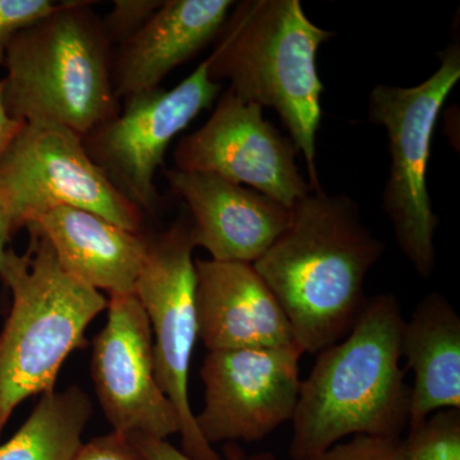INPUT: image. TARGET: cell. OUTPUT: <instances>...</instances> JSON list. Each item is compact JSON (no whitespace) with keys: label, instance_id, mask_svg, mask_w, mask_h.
Masks as SVG:
<instances>
[{"label":"cell","instance_id":"cell-8","mask_svg":"<svg viewBox=\"0 0 460 460\" xmlns=\"http://www.w3.org/2000/svg\"><path fill=\"white\" fill-rule=\"evenodd\" d=\"M0 196L25 228L56 206L98 214L141 233L144 213L91 160L83 137L56 123H25L0 160Z\"/></svg>","mask_w":460,"mask_h":460},{"label":"cell","instance_id":"cell-15","mask_svg":"<svg viewBox=\"0 0 460 460\" xmlns=\"http://www.w3.org/2000/svg\"><path fill=\"white\" fill-rule=\"evenodd\" d=\"M40 233L69 274L109 296L135 292L148 253V237L128 232L98 214L56 206L25 226Z\"/></svg>","mask_w":460,"mask_h":460},{"label":"cell","instance_id":"cell-4","mask_svg":"<svg viewBox=\"0 0 460 460\" xmlns=\"http://www.w3.org/2000/svg\"><path fill=\"white\" fill-rule=\"evenodd\" d=\"M29 232L27 252L8 248L0 261L12 295L0 329V436L21 402L56 390L66 359L87 344L84 332L109 304L63 269L47 238Z\"/></svg>","mask_w":460,"mask_h":460},{"label":"cell","instance_id":"cell-22","mask_svg":"<svg viewBox=\"0 0 460 460\" xmlns=\"http://www.w3.org/2000/svg\"><path fill=\"white\" fill-rule=\"evenodd\" d=\"M402 438L353 436L335 444L313 460H399Z\"/></svg>","mask_w":460,"mask_h":460},{"label":"cell","instance_id":"cell-3","mask_svg":"<svg viewBox=\"0 0 460 460\" xmlns=\"http://www.w3.org/2000/svg\"><path fill=\"white\" fill-rule=\"evenodd\" d=\"M234 4L217 47L206 58L208 77L217 84L229 83L228 89L243 102L277 111L304 156L311 189L319 190L316 133L323 84L316 56L334 33L311 22L299 0Z\"/></svg>","mask_w":460,"mask_h":460},{"label":"cell","instance_id":"cell-17","mask_svg":"<svg viewBox=\"0 0 460 460\" xmlns=\"http://www.w3.org/2000/svg\"><path fill=\"white\" fill-rule=\"evenodd\" d=\"M401 353L414 374L410 429L436 411L460 410V317L443 295L426 296L405 321Z\"/></svg>","mask_w":460,"mask_h":460},{"label":"cell","instance_id":"cell-13","mask_svg":"<svg viewBox=\"0 0 460 460\" xmlns=\"http://www.w3.org/2000/svg\"><path fill=\"white\" fill-rule=\"evenodd\" d=\"M164 175L189 208L196 247L215 261L255 263L292 223V208L217 175L175 168Z\"/></svg>","mask_w":460,"mask_h":460},{"label":"cell","instance_id":"cell-20","mask_svg":"<svg viewBox=\"0 0 460 460\" xmlns=\"http://www.w3.org/2000/svg\"><path fill=\"white\" fill-rule=\"evenodd\" d=\"M164 0H114L113 8L100 20L102 32L113 45L124 44L146 25Z\"/></svg>","mask_w":460,"mask_h":460},{"label":"cell","instance_id":"cell-16","mask_svg":"<svg viewBox=\"0 0 460 460\" xmlns=\"http://www.w3.org/2000/svg\"><path fill=\"white\" fill-rule=\"evenodd\" d=\"M233 5L232 0H164L146 25L114 54L118 98L160 87L172 69L219 35Z\"/></svg>","mask_w":460,"mask_h":460},{"label":"cell","instance_id":"cell-18","mask_svg":"<svg viewBox=\"0 0 460 460\" xmlns=\"http://www.w3.org/2000/svg\"><path fill=\"white\" fill-rule=\"evenodd\" d=\"M91 416L93 402L80 386L45 393L16 434L0 445V460H72Z\"/></svg>","mask_w":460,"mask_h":460},{"label":"cell","instance_id":"cell-6","mask_svg":"<svg viewBox=\"0 0 460 460\" xmlns=\"http://www.w3.org/2000/svg\"><path fill=\"white\" fill-rule=\"evenodd\" d=\"M440 62L417 86L377 84L368 108L371 122L384 126L389 138L392 165L383 208L402 255L423 279L435 271L434 239L440 224L429 195V151L441 108L460 80L459 44L449 45Z\"/></svg>","mask_w":460,"mask_h":460},{"label":"cell","instance_id":"cell-12","mask_svg":"<svg viewBox=\"0 0 460 460\" xmlns=\"http://www.w3.org/2000/svg\"><path fill=\"white\" fill-rule=\"evenodd\" d=\"M108 319L93 339L91 377L114 432L168 440L180 434L177 411L155 377L153 332L135 293L109 296Z\"/></svg>","mask_w":460,"mask_h":460},{"label":"cell","instance_id":"cell-23","mask_svg":"<svg viewBox=\"0 0 460 460\" xmlns=\"http://www.w3.org/2000/svg\"><path fill=\"white\" fill-rule=\"evenodd\" d=\"M72 460H147L132 438L111 431L81 445Z\"/></svg>","mask_w":460,"mask_h":460},{"label":"cell","instance_id":"cell-11","mask_svg":"<svg viewBox=\"0 0 460 460\" xmlns=\"http://www.w3.org/2000/svg\"><path fill=\"white\" fill-rule=\"evenodd\" d=\"M298 151L262 108L243 102L229 89L208 120L175 147L174 168L208 172L235 184H247L266 198L292 208L310 192L296 163Z\"/></svg>","mask_w":460,"mask_h":460},{"label":"cell","instance_id":"cell-14","mask_svg":"<svg viewBox=\"0 0 460 460\" xmlns=\"http://www.w3.org/2000/svg\"><path fill=\"white\" fill-rule=\"evenodd\" d=\"M199 339L208 352L296 344L283 307L253 263L195 260Z\"/></svg>","mask_w":460,"mask_h":460},{"label":"cell","instance_id":"cell-19","mask_svg":"<svg viewBox=\"0 0 460 460\" xmlns=\"http://www.w3.org/2000/svg\"><path fill=\"white\" fill-rule=\"evenodd\" d=\"M399 460H460V410L431 414L402 438Z\"/></svg>","mask_w":460,"mask_h":460},{"label":"cell","instance_id":"cell-9","mask_svg":"<svg viewBox=\"0 0 460 460\" xmlns=\"http://www.w3.org/2000/svg\"><path fill=\"white\" fill-rule=\"evenodd\" d=\"M222 87L208 77L205 59L172 90L156 87L124 98L119 113L84 136V150L142 213L155 214L160 198L154 180L169 145L211 107Z\"/></svg>","mask_w":460,"mask_h":460},{"label":"cell","instance_id":"cell-7","mask_svg":"<svg viewBox=\"0 0 460 460\" xmlns=\"http://www.w3.org/2000/svg\"><path fill=\"white\" fill-rule=\"evenodd\" d=\"M195 248L190 217L148 237L146 262L133 293L153 332L157 384L180 417L181 452L193 460H226L202 438L190 402V359L199 339Z\"/></svg>","mask_w":460,"mask_h":460},{"label":"cell","instance_id":"cell-25","mask_svg":"<svg viewBox=\"0 0 460 460\" xmlns=\"http://www.w3.org/2000/svg\"><path fill=\"white\" fill-rule=\"evenodd\" d=\"M23 124L25 123L14 119L8 114L4 102H3V84L0 81V160L4 156L9 145L14 140L17 133L21 131Z\"/></svg>","mask_w":460,"mask_h":460},{"label":"cell","instance_id":"cell-26","mask_svg":"<svg viewBox=\"0 0 460 460\" xmlns=\"http://www.w3.org/2000/svg\"><path fill=\"white\" fill-rule=\"evenodd\" d=\"M21 229L20 223L12 213L7 202L0 196V261L8 250V243L12 237Z\"/></svg>","mask_w":460,"mask_h":460},{"label":"cell","instance_id":"cell-10","mask_svg":"<svg viewBox=\"0 0 460 460\" xmlns=\"http://www.w3.org/2000/svg\"><path fill=\"white\" fill-rule=\"evenodd\" d=\"M304 354L298 344L208 352L199 372L205 405L195 416L202 438L259 441L292 420Z\"/></svg>","mask_w":460,"mask_h":460},{"label":"cell","instance_id":"cell-21","mask_svg":"<svg viewBox=\"0 0 460 460\" xmlns=\"http://www.w3.org/2000/svg\"><path fill=\"white\" fill-rule=\"evenodd\" d=\"M57 5L53 0H0V66L18 33L47 17Z\"/></svg>","mask_w":460,"mask_h":460},{"label":"cell","instance_id":"cell-24","mask_svg":"<svg viewBox=\"0 0 460 460\" xmlns=\"http://www.w3.org/2000/svg\"><path fill=\"white\" fill-rule=\"evenodd\" d=\"M138 449L147 460H193L181 450L177 449L168 440L156 438H132ZM226 460H277L271 453H259L255 456H246L238 447H232L226 450Z\"/></svg>","mask_w":460,"mask_h":460},{"label":"cell","instance_id":"cell-5","mask_svg":"<svg viewBox=\"0 0 460 460\" xmlns=\"http://www.w3.org/2000/svg\"><path fill=\"white\" fill-rule=\"evenodd\" d=\"M90 4L58 3L11 42L2 84L12 118L60 124L84 137L119 113L113 47Z\"/></svg>","mask_w":460,"mask_h":460},{"label":"cell","instance_id":"cell-2","mask_svg":"<svg viewBox=\"0 0 460 460\" xmlns=\"http://www.w3.org/2000/svg\"><path fill=\"white\" fill-rule=\"evenodd\" d=\"M404 323L394 295L372 296L349 334L317 353L299 387L290 458L313 460L347 436L402 438L411 407L401 368Z\"/></svg>","mask_w":460,"mask_h":460},{"label":"cell","instance_id":"cell-1","mask_svg":"<svg viewBox=\"0 0 460 460\" xmlns=\"http://www.w3.org/2000/svg\"><path fill=\"white\" fill-rule=\"evenodd\" d=\"M384 250L352 199L311 190L253 266L283 307L296 344L317 354L356 325L368 299L366 275Z\"/></svg>","mask_w":460,"mask_h":460}]
</instances>
